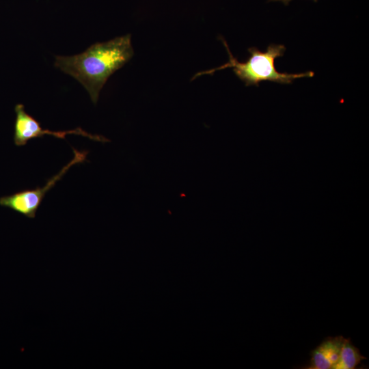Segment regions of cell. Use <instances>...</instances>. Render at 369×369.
<instances>
[{"instance_id":"obj_1","label":"cell","mask_w":369,"mask_h":369,"mask_svg":"<svg viewBox=\"0 0 369 369\" xmlns=\"http://www.w3.org/2000/svg\"><path fill=\"white\" fill-rule=\"evenodd\" d=\"M131 34L96 42L80 54L56 56L55 67L78 81L96 104L108 79L133 56Z\"/></svg>"},{"instance_id":"obj_2","label":"cell","mask_w":369,"mask_h":369,"mask_svg":"<svg viewBox=\"0 0 369 369\" xmlns=\"http://www.w3.org/2000/svg\"><path fill=\"white\" fill-rule=\"evenodd\" d=\"M229 55V61L215 68L196 73L191 80L204 74H213L215 72L228 68H232L235 75L242 81L245 86L258 87L260 82L270 81L279 84H291L295 79L303 77H312L314 72L308 71L301 73L280 72L275 66V60L284 55L286 46L283 44H269L265 51L252 46L248 49L249 56L245 62H238L233 56L226 41L221 37Z\"/></svg>"},{"instance_id":"obj_3","label":"cell","mask_w":369,"mask_h":369,"mask_svg":"<svg viewBox=\"0 0 369 369\" xmlns=\"http://www.w3.org/2000/svg\"><path fill=\"white\" fill-rule=\"evenodd\" d=\"M74 156L62 169L49 178L43 187H37L33 189H25L9 195L0 197V205L8 208L28 218L36 217L46 194L54 187L73 165L83 163L86 160L87 151H79L73 148Z\"/></svg>"},{"instance_id":"obj_4","label":"cell","mask_w":369,"mask_h":369,"mask_svg":"<svg viewBox=\"0 0 369 369\" xmlns=\"http://www.w3.org/2000/svg\"><path fill=\"white\" fill-rule=\"evenodd\" d=\"M16 119L14 126V142L16 146H23L28 141L43 137L44 135H51L59 139H65L69 134H74L88 137L98 141H107V139L99 135L90 134L81 128H77L69 131H52L43 129L33 116L28 114L22 104H17L14 107Z\"/></svg>"},{"instance_id":"obj_5","label":"cell","mask_w":369,"mask_h":369,"mask_svg":"<svg viewBox=\"0 0 369 369\" xmlns=\"http://www.w3.org/2000/svg\"><path fill=\"white\" fill-rule=\"evenodd\" d=\"M344 338L329 337L316 346L310 355L307 369H333L338 361Z\"/></svg>"},{"instance_id":"obj_6","label":"cell","mask_w":369,"mask_h":369,"mask_svg":"<svg viewBox=\"0 0 369 369\" xmlns=\"http://www.w3.org/2000/svg\"><path fill=\"white\" fill-rule=\"evenodd\" d=\"M366 357L363 356L349 339L344 338L340 357L333 369H354Z\"/></svg>"},{"instance_id":"obj_7","label":"cell","mask_w":369,"mask_h":369,"mask_svg":"<svg viewBox=\"0 0 369 369\" xmlns=\"http://www.w3.org/2000/svg\"><path fill=\"white\" fill-rule=\"evenodd\" d=\"M291 1H292V0H269V1H279V2L284 3L286 5H288ZM313 1L316 3L318 0H313Z\"/></svg>"}]
</instances>
